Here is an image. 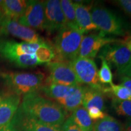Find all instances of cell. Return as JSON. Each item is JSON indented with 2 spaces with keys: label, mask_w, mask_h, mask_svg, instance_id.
I'll return each instance as SVG.
<instances>
[{
  "label": "cell",
  "mask_w": 131,
  "mask_h": 131,
  "mask_svg": "<svg viewBox=\"0 0 131 131\" xmlns=\"http://www.w3.org/2000/svg\"><path fill=\"white\" fill-rule=\"evenodd\" d=\"M83 92L84 86H70L67 94L58 104L68 113L73 112L82 106Z\"/></svg>",
  "instance_id": "2e32d148"
},
{
  "label": "cell",
  "mask_w": 131,
  "mask_h": 131,
  "mask_svg": "<svg viewBox=\"0 0 131 131\" xmlns=\"http://www.w3.org/2000/svg\"><path fill=\"white\" fill-rule=\"evenodd\" d=\"M60 3H61L62 10H63L65 18L66 25L67 27L81 32L77 25V23L75 8L73 1H70V0H61L60 1Z\"/></svg>",
  "instance_id": "ffe728a7"
},
{
  "label": "cell",
  "mask_w": 131,
  "mask_h": 131,
  "mask_svg": "<svg viewBox=\"0 0 131 131\" xmlns=\"http://www.w3.org/2000/svg\"><path fill=\"white\" fill-rule=\"evenodd\" d=\"M61 129L63 131H83L75 124L70 116L62 124Z\"/></svg>",
  "instance_id": "4316f807"
},
{
  "label": "cell",
  "mask_w": 131,
  "mask_h": 131,
  "mask_svg": "<svg viewBox=\"0 0 131 131\" xmlns=\"http://www.w3.org/2000/svg\"><path fill=\"white\" fill-rule=\"evenodd\" d=\"M94 131H123V125L115 118L106 115L94 123Z\"/></svg>",
  "instance_id": "44dd1931"
},
{
  "label": "cell",
  "mask_w": 131,
  "mask_h": 131,
  "mask_svg": "<svg viewBox=\"0 0 131 131\" xmlns=\"http://www.w3.org/2000/svg\"><path fill=\"white\" fill-rule=\"evenodd\" d=\"M101 60V66L100 70L98 71V76L100 83L104 85V84H112L113 75L110 66L106 61L104 58L101 57H98Z\"/></svg>",
  "instance_id": "d4e9b609"
},
{
  "label": "cell",
  "mask_w": 131,
  "mask_h": 131,
  "mask_svg": "<svg viewBox=\"0 0 131 131\" xmlns=\"http://www.w3.org/2000/svg\"><path fill=\"white\" fill-rule=\"evenodd\" d=\"M49 76L45 83H55L64 86L81 85L79 81L70 61H55L47 64Z\"/></svg>",
  "instance_id": "9c48e42d"
},
{
  "label": "cell",
  "mask_w": 131,
  "mask_h": 131,
  "mask_svg": "<svg viewBox=\"0 0 131 131\" xmlns=\"http://www.w3.org/2000/svg\"><path fill=\"white\" fill-rule=\"evenodd\" d=\"M1 97H0V101H1Z\"/></svg>",
  "instance_id": "e575fe53"
},
{
  "label": "cell",
  "mask_w": 131,
  "mask_h": 131,
  "mask_svg": "<svg viewBox=\"0 0 131 131\" xmlns=\"http://www.w3.org/2000/svg\"><path fill=\"white\" fill-rule=\"evenodd\" d=\"M126 14L131 16V0H118L114 1Z\"/></svg>",
  "instance_id": "83f0119b"
},
{
  "label": "cell",
  "mask_w": 131,
  "mask_h": 131,
  "mask_svg": "<svg viewBox=\"0 0 131 131\" xmlns=\"http://www.w3.org/2000/svg\"><path fill=\"white\" fill-rule=\"evenodd\" d=\"M91 14L100 32L106 35L123 36L126 34L124 21L110 9L103 6H94L91 8Z\"/></svg>",
  "instance_id": "5b68a950"
},
{
  "label": "cell",
  "mask_w": 131,
  "mask_h": 131,
  "mask_svg": "<svg viewBox=\"0 0 131 131\" xmlns=\"http://www.w3.org/2000/svg\"><path fill=\"white\" fill-rule=\"evenodd\" d=\"M45 30L49 34L66 27V21L59 0L45 1Z\"/></svg>",
  "instance_id": "7c38bea8"
},
{
  "label": "cell",
  "mask_w": 131,
  "mask_h": 131,
  "mask_svg": "<svg viewBox=\"0 0 131 131\" xmlns=\"http://www.w3.org/2000/svg\"><path fill=\"white\" fill-rule=\"evenodd\" d=\"M120 82L121 84L126 87L129 90L131 95V78L125 75H121Z\"/></svg>",
  "instance_id": "f1b7e54d"
},
{
  "label": "cell",
  "mask_w": 131,
  "mask_h": 131,
  "mask_svg": "<svg viewBox=\"0 0 131 131\" xmlns=\"http://www.w3.org/2000/svg\"><path fill=\"white\" fill-rule=\"evenodd\" d=\"M87 111H88L89 117H91L92 120L93 122H95V123L101 119H103L107 115L103 111H101L100 109L96 107H90L87 109Z\"/></svg>",
  "instance_id": "484cf974"
},
{
  "label": "cell",
  "mask_w": 131,
  "mask_h": 131,
  "mask_svg": "<svg viewBox=\"0 0 131 131\" xmlns=\"http://www.w3.org/2000/svg\"><path fill=\"white\" fill-rule=\"evenodd\" d=\"M27 1L4 0L0 6V12L6 17L18 21L25 12Z\"/></svg>",
  "instance_id": "e0dca14e"
},
{
  "label": "cell",
  "mask_w": 131,
  "mask_h": 131,
  "mask_svg": "<svg viewBox=\"0 0 131 131\" xmlns=\"http://www.w3.org/2000/svg\"><path fill=\"white\" fill-rule=\"evenodd\" d=\"M12 121L19 131H63L61 126L51 125L37 120L26 114L19 108Z\"/></svg>",
  "instance_id": "4fadbf2b"
},
{
  "label": "cell",
  "mask_w": 131,
  "mask_h": 131,
  "mask_svg": "<svg viewBox=\"0 0 131 131\" xmlns=\"http://www.w3.org/2000/svg\"><path fill=\"white\" fill-rule=\"evenodd\" d=\"M112 106L118 115L131 119V100H120L112 98Z\"/></svg>",
  "instance_id": "cb8c5ba5"
},
{
  "label": "cell",
  "mask_w": 131,
  "mask_h": 131,
  "mask_svg": "<svg viewBox=\"0 0 131 131\" xmlns=\"http://www.w3.org/2000/svg\"><path fill=\"white\" fill-rule=\"evenodd\" d=\"M73 5L77 23L81 32L84 34L89 31L98 30L97 27L92 19L91 8L81 3L80 1H75L73 2Z\"/></svg>",
  "instance_id": "9a60e30c"
},
{
  "label": "cell",
  "mask_w": 131,
  "mask_h": 131,
  "mask_svg": "<svg viewBox=\"0 0 131 131\" xmlns=\"http://www.w3.org/2000/svg\"><path fill=\"white\" fill-rule=\"evenodd\" d=\"M17 21L19 24L31 29L45 30V1H27L25 12Z\"/></svg>",
  "instance_id": "30bf717a"
},
{
  "label": "cell",
  "mask_w": 131,
  "mask_h": 131,
  "mask_svg": "<svg viewBox=\"0 0 131 131\" xmlns=\"http://www.w3.org/2000/svg\"><path fill=\"white\" fill-rule=\"evenodd\" d=\"M41 44L17 42L0 37V58L20 68H34L41 64L35 55Z\"/></svg>",
  "instance_id": "7a4b0ae2"
},
{
  "label": "cell",
  "mask_w": 131,
  "mask_h": 131,
  "mask_svg": "<svg viewBox=\"0 0 131 131\" xmlns=\"http://www.w3.org/2000/svg\"><path fill=\"white\" fill-rule=\"evenodd\" d=\"M83 37L81 32L67 26L58 31L53 47L58 57L56 61H70L77 58Z\"/></svg>",
  "instance_id": "277c9868"
},
{
  "label": "cell",
  "mask_w": 131,
  "mask_h": 131,
  "mask_svg": "<svg viewBox=\"0 0 131 131\" xmlns=\"http://www.w3.org/2000/svg\"><path fill=\"white\" fill-rule=\"evenodd\" d=\"M0 77L3 85L10 94L19 96L38 92L45 81V74L41 72H7L1 73Z\"/></svg>",
  "instance_id": "3957f363"
},
{
  "label": "cell",
  "mask_w": 131,
  "mask_h": 131,
  "mask_svg": "<svg viewBox=\"0 0 131 131\" xmlns=\"http://www.w3.org/2000/svg\"><path fill=\"white\" fill-rule=\"evenodd\" d=\"M38 61L41 64L51 62L55 57V52L53 47L47 42H42L35 53Z\"/></svg>",
  "instance_id": "7402d4cb"
},
{
  "label": "cell",
  "mask_w": 131,
  "mask_h": 131,
  "mask_svg": "<svg viewBox=\"0 0 131 131\" xmlns=\"http://www.w3.org/2000/svg\"><path fill=\"white\" fill-rule=\"evenodd\" d=\"M123 75H125V76H127L131 78V63L128 66V68H127V69L126 70V71L124 72V74Z\"/></svg>",
  "instance_id": "d6a6232c"
},
{
  "label": "cell",
  "mask_w": 131,
  "mask_h": 131,
  "mask_svg": "<svg viewBox=\"0 0 131 131\" xmlns=\"http://www.w3.org/2000/svg\"><path fill=\"white\" fill-rule=\"evenodd\" d=\"M70 116L75 124L83 131H94V123L89 117L87 109L83 106L75 109Z\"/></svg>",
  "instance_id": "d6986e66"
},
{
  "label": "cell",
  "mask_w": 131,
  "mask_h": 131,
  "mask_svg": "<svg viewBox=\"0 0 131 131\" xmlns=\"http://www.w3.org/2000/svg\"><path fill=\"white\" fill-rule=\"evenodd\" d=\"M19 108L37 120L58 126H61L69 117V113L58 103L38 92L23 96Z\"/></svg>",
  "instance_id": "6da1fadb"
},
{
  "label": "cell",
  "mask_w": 131,
  "mask_h": 131,
  "mask_svg": "<svg viewBox=\"0 0 131 131\" xmlns=\"http://www.w3.org/2000/svg\"><path fill=\"white\" fill-rule=\"evenodd\" d=\"M0 35L12 36L27 43L46 42L34 29L22 25L17 21L3 15L0 16Z\"/></svg>",
  "instance_id": "ba28073f"
},
{
  "label": "cell",
  "mask_w": 131,
  "mask_h": 131,
  "mask_svg": "<svg viewBox=\"0 0 131 131\" xmlns=\"http://www.w3.org/2000/svg\"><path fill=\"white\" fill-rule=\"evenodd\" d=\"M123 131H131V119L128 118L123 126Z\"/></svg>",
  "instance_id": "4dcf8cb0"
},
{
  "label": "cell",
  "mask_w": 131,
  "mask_h": 131,
  "mask_svg": "<svg viewBox=\"0 0 131 131\" xmlns=\"http://www.w3.org/2000/svg\"><path fill=\"white\" fill-rule=\"evenodd\" d=\"M122 44L125 45L131 52V37H129L128 38L126 39L125 40H124L123 41H122Z\"/></svg>",
  "instance_id": "1f68e13d"
},
{
  "label": "cell",
  "mask_w": 131,
  "mask_h": 131,
  "mask_svg": "<svg viewBox=\"0 0 131 131\" xmlns=\"http://www.w3.org/2000/svg\"><path fill=\"white\" fill-rule=\"evenodd\" d=\"M98 57L106 60L109 65L115 69L119 75H123L131 63V52L123 44H109L103 47Z\"/></svg>",
  "instance_id": "52a82bcc"
},
{
  "label": "cell",
  "mask_w": 131,
  "mask_h": 131,
  "mask_svg": "<svg viewBox=\"0 0 131 131\" xmlns=\"http://www.w3.org/2000/svg\"><path fill=\"white\" fill-rule=\"evenodd\" d=\"M1 15H2V14H1V12H0V16H1Z\"/></svg>",
  "instance_id": "836d02e7"
},
{
  "label": "cell",
  "mask_w": 131,
  "mask_h": 131,
  "mask_svg": "<svg viewBox=\"0 0 131 131\" xmlns=\"http://www.w3.org/2000/svg\"><path fill=\"white\" fill-rule=\"evenodd\" d=\"M104 93L103 91L84 86L82 106L88 109L90 107H96L104 111L105 110Z\"/></svg>",
  "instance_id": "ac0fdd59"
},
{
  "label": "cell",
  "mask_w": 131,
  "mask_h": 131,
  "mask_svg": "<svg viewBox=\"0 0 131 131\" xmlns=\"http://www.w3.org/2000/svg\"><path fill=\"white\" fill-rule=\"evenodd\" d=\"M70 62L80 84L103 91L104 86L99 81L97 67L92 59L77 57Z\"/></svg>",
  "instance_id": "8992f818"
},
{
  "label": "cell",
  "mask_w": 131,
  "mask_h": 131,
  "mask_svg": "<svg viewBox=\"0 0 131 131\" xmlns=\"http://www.w3.org/2000/svg\"><path fill=\"white\" fill-rule=\"evenodd\" d=\"M21 101V96L9 94L0 101V128L11 122Z\"/></svg>",
  "instance_id": "5bb4252c"
},
{
  "label": "cell",
  "mask_w": 131,
  "mask_h": 131,
  "mask_svg": "<svg viewBox=\"0 0 131 131\" xmlns=\"http://www.w3.org/2000/svg\"><path fill=\"white\" fill-rule=\"evenodd\" d=\"M0 131H19L18 129L16 127V126L14 124L12 121L9 123L7 125L4 126L0 128Z\"/></svg>",
  "instance_id": "f546056e"
},
{
  "label": "cell",
  "mask_w": 131,
  "mask_h": 131,
  "mask_svg": "<svg viewBox=\"0 0 131 131\" xmlns=\"http://www.w3.org/2000/svg\"><path fill=\"white\" fill-rule=\"evenodd\" d=\"M104 94L110 93L115 98L120 100H131V95L129 90L122 84H110V87H104L103 89Z\"/></svg>",
  "instance_id": "603a6c76"
},
{
  "label": "cell",
  "mask_w": 131,
  "mask_h": 131,
  "mask_svg": "<svg viewBox=\"0 0 131 131\" xmlns=\"http://www.w3.org/2000/svg\"><path fill=\"white\" fill-rule=\"evenodd\" d=\"M117 41L114 38L106 37V35L101 32L98 34H92L83 36L78 57L94 58L103 47Z\"/></svg>",
  "instance_id": "8fae6325"
}]
</instances>
